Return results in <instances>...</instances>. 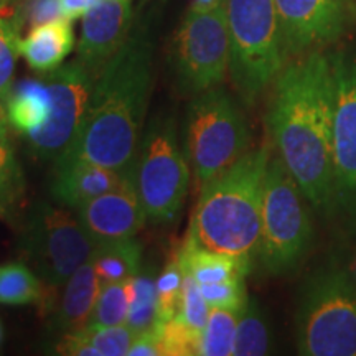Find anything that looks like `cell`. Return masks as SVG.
I'll return each mask as SVG.
<instances>
[{"label": "cell", "mask_w": 356, "mask_h": 356, "mask_svg": "<svg viewBox=\"0 0 356 356\" xmlns=\"http://www.w3.org/2000/svg\"><path fill=\"white\" fill-rule=\"evenodd\" d=\"M277 155L318 211L337 207L333 181V70L330 53L312 50L277 74L267 111Z\"/></svg>", "instance_id": "1"}, {"label": "cell", "mask_w": 356, "mask_h": 356, "mask_svg": "<svg viewBox=\"0 0 356 356\" xmlns=\"http://www.w3.org/2000/svg\"><path fill=\"white\" fill-rule=\"evenodd\" d=\"M152 84L154 33L145 24L132 25L126 43L95 79L81 132L60 159H81L115 170L132 168Z\"/></svg>", "instance_id": "2"}, {"label": "cell", "mask_w": 356, "mask_h": 356, "mask_svg": "<svg viewBox=\"0 0 356 356\" xmlns=\"http://www.w3.org/2000/svg\"><path fill=\"white\" fill-rule=\"evenodd\" d=\"M269 160V147L261 145L208 181L200 190L186 238L204 249L234 256L252 266L259 251Z\"/></svg>", "instance_id": "3"}, {"label": "cell", "mask_w": 356, "mask_h": 356, "mask_svg": "<svg viewBox=\"0 0 356 356\" xmlns=\"http://www.w3.org/2000/svg\"><path fill=\"white\" fill-rule=\"evenodd\" d=\"M231 83L244 104H254L286 66L274 0H226Z\"/></svg>", "instance_id": "4"}, {"label": "cell", "mask_w": 356, "mask_h": 356, "mask_svg": "<svg viewBox=\"0 0 356 356\" xmlns=\"http://www.w3.org/2000/svg\"><path fill=\"white\" fill-rule=\"evenodd\" d=\"M296 341L305 356H356V284L348 273L327 267L305 280Z\"/></svg>", "instance_id": "5"}, {"label": "cell", "mask_w": 356, "mask_h": 356, "mask_svg": "<svg viewBox=\"0 0 356 356\" xmlns=\"http://www.w3.org/2000/svg\"><path fill=\"white\" fill-rule=\"evenodd\" d=\"M251 131L238 101L221 86L200 92L185 119L184 150L198 190L249 152Z\"/></svg>", "instance_id": "6"}, {"label": "cell", "mask_w": 356, "mask_h": 356, "mask_svg": "<svg viewBox=\"0 0 356 356\" xmlns=\"http://www.w3.org/2000/svg\"><path fill=\"white\" fill-rule=\"evenodd\" d=\"M305 195L279 155L267 163L257 261L269 275L291 274L305 261L314 228Z\"/></svg>", "instance_id": "7"}, {"label": "cell", "mask_w": 356, "mask_h": 356, "mask_svg": "<svg viewBox=\"0 0 356 356\" xmlns=\"http://www.w3.org/2000/svg\"><path fill=\"white\" fill-rule=\"evenodd\" d=\"M134 180L147 220L163 225L178 216L190 185V163L172 115L160 114L145 127L134 160Z\"/></svg>", "instance_id": "8"}, {"label": "cell", "mask_w": 356, "mask_h": 356, "mask_svg": "<svg viewBox=\"0 0 356 356\" xmlns=\"http://www.w3.org/2000/svg\"><path fill=\"white\" fill-rule=\"evenodd\" d=\"M70 210L68 207L40 203L25 229V252L44 286L42 307L48 310H53L58 292L91 259L96 248L78 215Z\"/></svg>", "instance_id": "9"}, {"label": "cell", "mask_w": 356, "mask_h": 356, "mask_svg": "<svg viewBox=\"0 0 356 356\" xmlns=\"http://www.w3.org/2000/svg\"><path fill=\"white\" fill-rule=\"evenodd\" d=\"M231 43L225 6L190 8L172 40L170 63L177 86L197 96L221 86L229 73Z\"/></svg>", "instance_id": "10"}, {"label": "cell", "mask_w": 356, "mask_h": 356, "mask_svg": "<svg viewBox=\"0 0 356 356\" xmlns=\"http://www.w3.org/2000/svg\"><path fill=\"white\" fill-rule=\"evenodd\" d=\"M44 83L51 96L50 115L42 127L26 134V139L38 157L58 160L81 132L95 76L76 60L47 73Z\"/></svg>", "instance_id": "11"}, {"label": "cell", "mask_w": 356, "mask_h": 356, "mask_svg": "<svg viewBox=\"0 0 356 356\" xmlns=\"http://www.w3.org/2000/svg\"><path fill=\"white\" fill-rule=\"evenodd\" d=\"M333 70L332 159L337 207L356 216V56L330 53Z\"/></svg>", "instance_id": "12"}, {"label": "cell", "mask_w": 356, "mask_h": 356, "mask_svg": "<svg viewBox=\"0 0 356 356\" xmlns=\"http://www.w3.org/2000/svg\"><path fill=\"white\" fill-rule=\"evenodd\" d=\"M286 58L337 42L353 13V0H274Z\"/></svg>", "instance_id": "13"}, {"label": "cell", "mask_w": 356, "mask_h": 356, "mask_svg": "<svg viewBox=\"0 0 356 356\" xmlns=\"http://www.w3.org/2000/svg\"><path fill=\"white\" fill-rule=\"evenodd\" d=\"M76 213L84 231L96 246L136 238L144 228L147 215L134 180V167L121 186L89 200L76 208Z\"/></svg>", "instance_id": "14"}, {"label": "cell", "mask_w": 356, "mask_h": 356, "mask_svg": "<svg viewBox=\"0 0 356 356\" xmlns=\"http://www.w3.org/2000/svg\"><path fill=\"white\" fill-rule=\"evenodd\" d=\"M131 30V0H99L83 17L78 61L96 79L111 58L121 50Z\"/></svg>", "instance_id": "15"}, {"label": "cell", "mask_w": 356, "mask_h": 356, "mask_svg": "<svg viewBox=\"0 0 356 356\" xmlns=\"http://www.w3.org/2000/svg\"><path fill=\"white\" fill-rule=\"evenodd\" d=\"M55 165L51 184L53 198L73 210L89 200L121 186L132 172V168L115 170L81 159H60Z\"/></svg>", "instance_id": "16"}, {"label": "cell", "mask_w": 356, "mask_h": 356, "mask_svg": "<svg viewBox=\"0 0 356 356\" xmlns=\"http://www.w3.org/2000/svg\"><path fill=\"white\" fill-rule=\"evenodd\" d=\"M61 291L63 292L55 309L53 325L56 330L63 333L84 330L101 291V280L97 277L91 259L84 262L76 273L71 275Z\"/></svg>", "instance_id": "17"}, {"label": "cell", "mask_w": 356, "mask_h": 356, "mask_svg": "<svg viewBox=\"0 0 356 356\" xmlns=\"http://www.w3.org/2000/svg\"><path fill=\"white\" fill-rule=\"evenodd\" d=\"M74 48L71 20L58 19L30 30L22 38L20 55L38 73H50L60 68Z\"/></svg>", "instance_id": "18"}, {"label": "cell", "mask_w": 356, "mask_h": 356, "mask_svg": "<svg viewBox=\"0 0 356 356\" xmlns=\"http://www.w3.org/2000/svg\"><path fill=\"white\" fill-rule=\"evenodd\" d=\"M177 257L181 264V269L193 275L200 286L218 284L222 280L238 277V275L246 277L251 270V266L238 257L204 249L188 238L185 239Z\"/></svg>", "instance_id": "19"}, {"label": "cell", "mask_w": 356, "mask_h": 356, "mask_svg": "<svg viewBox=\"0 0 356 356\" xmlns=\"http://www.w3.org/2000/svg\"><path fill=\"white\" fill-rule=\"evenodd\" d=\"M6 106L10 126L26 136L47 122L51 111L50 89L44 79H24L13 86Z\"/></svg>", "instance_id": "20"}, {"label": "cell", "mask_w": 356, "mask_h": 356, "mask_svg": "<svg viewBox=\"0 0 356 356\" xmlns=\"http://www.w3.org/2000/svg\"><path fill=\"white\" fill-rule=\"evenodd\" d=\"M91 262L101 284L132 279L142 269V246L136 238L97 244Z\"/></svg>", "instance_id": "21"}, {"label": "cell", "mask_w": 356, "mask_h": 356, "mask_svg": "<svg viewBox=\"0 0 356 356\" xmlns=\"http://www.w3.org/2000/svg\"><path fill=\"white\" fill-rule=\"evenodd\" d=\"M270 351V328L264 310L256 299L248 297L239 310L234 338L236 356H257Z\"/></svg>", "instance_id": "22"}, {"label": "cell", "mask_w": 356, "mask_h": 356, "mask_svg": "<svg viewBox=\"0 0 356 356\" xmlns=\"http://www.w3.org/2000/svg\"><path fill=\"white\" fill-rule=\"evenodd\" d=\"M159 322L157 275L152 267L140 269L131 279V304L126 323L136 333L152 328Z\"/></svg>", "instance_id": "23"}, {"label": "cell", "mask_w": 356, "mask_h": 356, "mask_svg": "<svg viewBox=\"0 0 356 356\" xmlns=\"http://www.w3.org/2000/svg\"><path fill=\"white\" fill-rule=\"evenodd\" d=\"M43 293V282L29 266L12 262L0 267V304H33V302H42Z\"/></svg>", "instance_id": "24"}, {"label": "cell", "mask_w": 356, "mask_h": 356, "mask_svg": "<svg viewBox=\"0 0 356 356\" xmlns=\"http://www.w3.org/2000/svg\"><path fill=\"white\" fill-rule=\"evenodd\" d=\"M129 304H131V279L101 284L99 296L86 328L92 330V328L126 323Z\"/></svg>", "instance_id": "25"}, {"label": "cell", "mask_w": 356, "mask_h": 356, "mask_svg": "<svg viewBox=\"0 0 356 356\" xmlns=\"http://www.w3.org/2000/svg\"><path fill=\"white\" fill-rule=\"evenodd\" d=\"M239 310L211 307L210 317L202 335V356H231L234 355L236 327Z\"/></svg>", "instance_id": "26"}, {"label": "cell", "mask_w": 356, "mask_h": 356, "mask_svg": "<svg viewBox=\"0 0 356 356\" xmlns=\"http://www.w3.org/2000/svg\"><path fill=\"white\" fill-rule=\"evenodd\" d=\"M20 26L8 8L0 13V99L7 102L13 89L17 60L20 55Z\"/></svg>", "instance_id": "27"}, {"label": "cell", "mask_w": 356, "mask_h": 356, "mask_svg": "<svg viewBox=\"0 0 356 356\" xmlns=\"http://www.w3.org/2000/svg\"><path fill=\"white\" fill-rule=\"evenodd\" d=\"M24 195V175L7 134H0V215H7Z\"/></svg>", "instance_id": "28"}, {"label": "cell", "mask_w": 356, "mask_h": 356, "mask_svg": "<svg viewBox=\"0 0 356 356\" xmlns=\"http://www.w3.org/2000/svg\"><path fill=\"white\" fill-rule=\"evenodd\" d=\"M162 356L202 355V333L191 330L178 318L155 323Z\"/></svg>", "instance_id": "29"}, {"label": "cell", "mask_w": 356, "mask_h": 356, "mask_svg": "<svg viewBox=\"0 0 356 356\" xmlns=\"http://www.w3.org/2000/svg\"><path fill=\"white\" fill-rule=\"evenodd\" d=\"M181 287H184V269L178 257L168 262L157 277L159 322L175 318L180 310Z\"/></svg>", "instance_id": "30"}, {"label": "cell", "mask_w": 356, "mask_h": 356, "mask_svg": "<svg viewBox=\"0 0 356 356\" xmlns=\"http://www.w3.org/2000/svg\"><path fill=\"white\" fill-rule=\"evenodd\" d=\"M211 307L204 300L202 289H200L198 282L193 279V275L185 273L184 270V287H181V300H180V310L175 318L181 320L186 327L191 330L202 333L204 327H207L208 317H210Z\"/></svg>", "instance_id": "31"}, {"label": "cell", "mask_w": 356, "mask_h": 356, "mask_svg": "<svg viewBox=\"0 0 356 356\" xmlns=\"http://www.w3.org/2000/svg\"><path fill=\"white\" fill-rule=\"evenodd\" d=\"M92 345L96 346L101 356H126L136 340L137 333L127 323L114 325L102 328H84Z\"/></svg>", "instance_id": "32"}, {"label": "cell", "mask_w": 356, "mask_h": 356, "mask_svg": "<svg viewBox=\"0 0 356 356\" xmlns=\"http://www.w3.org/2000/svg\"><path fill=\"white\" fill-rule=\"evenodd\" d=\"M13 12L20 30L26 33L48 22L63 19L60 0H24Z\"/></svg>", "instance_id": "33"}, {"label": "cell", "mask_w": 356, "mask_h": 356, "mask_svg": "<svg viewBox=\"0 0 356 356\" xmlns=\"http://www.w3.org/2000/svg\"><path fill=\"white\" fill-rule=\"evenodd\" d=\"M200 289H202L204 300L210 307L243 309L244 302L248 300L244 275H238V277L222 280L218 284H204V286H200Z\"/></svg>", "instance_id": "34"}, {"label": "cell", "mask_w": 356, "mask_h": 356, "mask_svg": "<svg viewBox=\"0 0 356 356\" xmlns=\"http://www.w3.org/2000/svg\"><path fill=\"white\" fill-rule=\"evenodd\" d=\"M55 350L58 355L66 356H101L96 346L89 341L84 330L63 333Z\"/></svg>", "instance_id": "35"}, {"label": "cell", "mask_w": 356, "mask_h": 356, "mask_svg": "<svg viewBox=\"0 0 356 356\" xmlns=\"http://www.w3.org/2000/svg\"><path fill=\"white\" fill-rule=\"evenodd\" d=\"M127 356H162V348L157 335L155 325L149 330L137 333L136 340L132 341Z\"/></svg>", "instance_id": "36"}, {"label": "cell", "mask_w": 356, "mask_h": 356, "mask_svg": "<svg viewBox=\"0 0 356 356\" xmlns=\"http://www.w3.org/2000/svg\"><path fill=\"white\" fill-rule=\"evenodd\" d=\"M97 2L99 0H60L63 19L71 22L81 19V17H84V13L91 10Z\"/></svg>", "instance_id": "37"}, {"label": "cell", "mask_w": 356, "mask_h": 356, "mask_svg": "<svg viewBox=\"0 0 356 356\" xmlns=\"http://www.w3.org/2000/svg\"><path fill=\"white\" fill-rule=\"evenodd\" d=\"M226 0H191V7L193 10H213L225 6Z\"/></svg>", "instance_id": "38"}, {"label": "cell", "mask_w": 356, "mask_h": 356, "mask_svg": "<svg viewBox=\"0 0 356 356\" xmlns=\"http://www.w3.org/2000/svg\"><path fill=\"white\" fill-rule=\"evenodd\" d=\"M8 114H7V106L6 102L0 99V134H7L8 129Z\"/></svg>", "instance_id": "39"}, {"label": "cell", "mask_w": 356, "mask_h": 356, "mask_svg": "<svg viewBox=\"0 0 356 356\" xmlns=\"http://www.w3.org/2000/svg\"><path fill=\"white\" fill-rule=\"evenodd\" d=\"M8 8V0H0V13H3Z\"/></svg>", "instance_id": "40"}, {"label": "cell", "mask_w": 356, "mask_h": 356, "mask_svg": "<svg viewBox=\"0 0 356 356\" xmlns=\"http://www.w3.org/2000/svg\"><path fill=\"white\" fill-rule=\"evenodd\" d=\"M2 338H3V332H2V325H0V343H2Z\"/></svg>", "instance_id": "41"}]
</instances>
